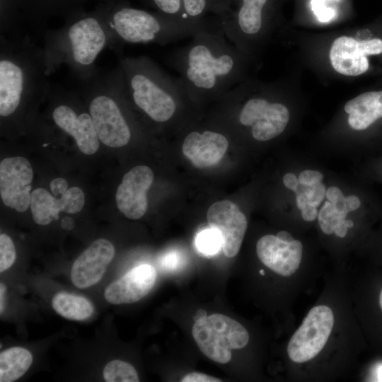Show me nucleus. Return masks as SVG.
Listing matches in <instances>:
<instances>
[{"mask_svg":"<svg viewBox=\"0 0 382 382\" xmlns=\"http://www.w3.org/2000/svg\"><path fill=\"white\" fill-rule=\"evenodd\" d=\"M244 53L221 30H202L186 45L170 52L166 62L180 75L191 102L219 100L242 81L245 68Z\"/></svg>","mask_w":382,"mask_h":382,"instance_id":"f257e3e1","label":"nucleus"},{"mask_svg":"<svg viewBox=\"0 0 382 382\" xmlns=\"http://www.w3.org/2000/svg\"><path fill=\"white\" fill-rule=\"evenodd\" d=\"M42 37L48 76L66 65L78 82L86 81L98 70L96 61L105 47L117 53L105 14L70 17L61 28L46 29Z\"/></svg>","mask_w":382,"mask_h":382,"instance_id":"f03ea898","label":"nucleus"},{"mask_svg":"<svg viewBox=\"0 0 382 382\" xmlns=\"http://www.w3.org/2000/svg\"><path fill=\"white\" fill-rule=\"evenodd\" d=\"M45 71L42 47L25 35H0V115L14 117L48 97L51 83Z\"/></svg>","mask_w":382,"mask_h":382,"instance_id":"7ed1b4c3","label":"nucleus"},{"mask_svg":"<svg viewBox=\"0 0 382 382\" xmlns=\"http://www.w3.org/2000/svg\"><path fill=\"white\" fill-rule=\"evenodd\" d=\"M131 103L151 121L167 124L191 102L178 78H173L145 55L119 60Z\"/></svg>","mask_w":382,"mask_h":382,"instance_id":"20e7f679","label":"nucleus"},{"mask_svg":"<svg viewBox=\"0 0 382 382\" xmlns=\"http://www.w3.org/2000/svg\"><path fill=\"white\" fill-rule=\"evenodd\" d=\"M108 24L120 56L126 43L164 45L192 37L202 30H221L219 18L216 16L201 20H185L128 6H120L110 13Z\"/></svg>","mask_w":382,"mask_h":382,"instance_id":"39448f33","label":"nucleus"},{"mask_svg":"<svg viewBox=\"0 0 382 382\" xmlns=\"http://www.w3.org/2000/svg\"><path fill=\"white\" fill-rule=\"evenodd\" d=\"M79 92L52 84L48 95L52 103L51 118L59 129L74 139L83 154L92 155L99 149L100 140L88 110L79 109Z\"/></svg>","mask_w":382,"mask_h":382,"instance_id":"423d86ee","label":"nucleus"},{"mask_svg":"<svg viewBox=\"0 0 382 382\" xmlns=\"http://www.w3.org/2000/svg\"><path fill=\"white\" fill-rule=\"evenodd\" d=\"M192 333L200 351L219 364L230 361L231 350L245 347L249 341V334L241 323L219 313L195 321Z\"/></svg>","mask_w":382,"mask_h":382,"instance_id":"0eeeda50","label":"nucleus"},{"mask_svg":"<svg viewBox=\"0 0 382 382\" xmlns=\"http://www.w3.org/2000/svg\"><path fill=\"white\" fill-rule=\"evenodd\" d=\"M236 8L219 17L226 37L243 52L248 50L249 40L260 35L265 27L273 0H230Z\"/></svg>","mask_w":382,"mask_h":382,"instance_id":"6e6552de","label":"nucleus"},{"mask_svg":"<svg viewBox=\"0 0 382 382\" xmlns=\"http://www.w3.org/2000/svg\"><path fill=\"white\" fill-rule=\"evenodd\" d=\"M334 325L332 310L320 305L312 308L287 346L291 361L303 363L316 357L325 345Z\"/></svg>","mask_w":382,"mask_h":382,"instance_id":"1a4fd4ad","label":"nucleus"},{"mask_svg":"<svg viewBox=\"0 0 382 382\" xmlns=\"http://www.w3.org/2000/svg\"><path fill=\"white\" fill-rule=\"evenodd\" d=\"M237 119L240 125L250 127L255 139L266 141L284 132L289 120V112L282 103L253 96L241 104Z\"/></svg>","mask_w":382,"mask_h":382,"instance_id":"9d476101","label":"nucleus"},{"mask_svg":"<svg viewBox=\"0 0 382 382\" xmlns=\"http://www.w3.org/2000/svg\"><path fill=\"white\" fill-rule=\"evenodd\" d=\"M33 172L24 157H8L0 163V193L4 204L18 212L28 209Z\"/></svg>","mask_w":382,"mask_h":382,"instance_id":"9b49d317","label":"nucleus"},{"mask_svg":"<svg viewBox=\"0 0 382 382\" xmlns=\"http://www.w3.org/2000/svg\"><path fill=\"white\" fill-rule=\"evenodd\" d=\"M207 219L209 226L221 235L224 255L228 257H235L241 249L247 229L245 216L235 203L224 199L209 207Z\"/></svg>","mask_w":382,"mask_h":382,"instance_id":"f8f14e48","label":"nucleus"},{"mask_svg":"<svg viewBox=\"0 0 382 382\" xmlns=\"http://www.w3.org/2000/svg\"><path fill=\"white\" fill-rule=\"evenodd\" d=\"M382 52V40L374 38L357 41L342 36L335 40L330 51V59L334 69L345 76H358L369 69L367 55Z\"/></svg>","mask_w":382,"mask_h":382,"instance_id":"ddd939ff","label":"nucleus"},{"mask_svg":"<svg viewBox=\"0 0 382 382\" xmlns=\"http://www.w3.org/2000/svg\"><path fill=\"white\" fill-rule=\"evenodd\" d=\"M152 170L146 166L132 168L122 178L115 195L119 210L128 219H139L146 212V193L154 181Z\"/></svg>","mask_w":382,"mask_h":382,"instance_id":"4468645a","label":"nucleus"},{"mask_svg":"<svg viewBox=\"0 0 382 382\" xmlns=\"http://www.w3.org/2000/svg\"><path fill=\"white\" fill-rule=\"evenodd\" d=\"M115 255V248L109 241H95L75 260L71 270L72 283L85 289L98 283Z\"/></svg>","mask_w":382,"mask_h":382,"instance_id":"2eb2a0df","label":"nucleus"},{"mask_svg":"<svg viewBox=\"0 0 382 382\" xmlns=\"http://www.w3.org/2000/svg\"><path fill=\"white\" fill-rule=\"evenodd\" d=\"M85 202L84 194L79 187H71L57 198L44 188H37L31 192L30 210L34 221L39 225H47L59 219V213L79 212Z\"/></svg>","mask_w":382,"mask_h":382,"instance_id":"dca6fc26","label":"nucleus"},{"mask_svg":"<svg viewBox=\"0 0 382 382\" xmlns=\"http://www.w3.org/2000/svg\"><path fill=\"white\" fill-rule=\"evenodd\" d=\"M303 246L299 241L284 242L274 235L260 238L256 245L260 260L274 272L288 277L299 267Z\"/></svg>","mask_w":382,"mask_h":382,"instance_id":"f3484780","label":"nucleus"},{"mask_svg":"<svg viewBox=\"0 0 382 382\" xmlns=\"http://www.w3.org/2000/svg\"><path fill=\"white\" fill-rule=\"evenodd\" d=\"M229 146L223 134L209 129L193 130L184 138L182 150L184 156L197 168H204L219 163Z\"/></svg>","mask_w":382,"mask_h":382,"instance_id":"a211bd4d","label":"nucleus"},{"mask_svg":"<svg viewBox=\"0 0 382 382\" xmlns=\"http://www.w3.org/2000/svg\"><path fill=\"white\" fill-rule=\"evenodd\" d=\"M156 279V272L153 266L138 265L110 283L105 290V299L112 304L135 303L151 291Z\"/></svg>","mask_w":382,"mask_h":382,"instance_id":"6ab92c4d","label":"nucleus"},{"mask_svg":"<svg viewBox=\"0 0 382 382\" xmlns=\"http://www.w3.org/2000/svg\"><path fill=\"white\" fill-rule=\"evenodd\" d=\"M349 115L348 123L354 130L368 129L382 118V91L361 93L345 105Z\"/></svg>","mask_w":382,"mask_h":382,"instance_id":"aec40b11","label":"nucleus"},{"mask_svg":"<svg viewBox=\"0 0 382 382\" xmlns=\"http://www.w3.org/2000/svg\"><path fill=\"white\" fill-rule=\"evenodd\" d=\"M33 356L26 349L13 347L0 354V381L12 382L21 378L30 368Z\"/></svg>","mask_w":382,"mask_h":382,"instance_id":"412c9836","label":"nucleus"},{"mask_svg":"<svg viewBox=\"0 0 382 382\" xmlns=\"http://www.w3.org/2000/svg\"><path fill=\"white\" fill-rule=\"evenodd\" d=\"M52 305L59 315L69 320H83L94 311L92 303L86 298L68 292L55 294Z\"/></svg>","mask_w":382,"mask_h":382,"instance_id":"4be33fe9","label":"nucleus"},{"mask_svg":"<svg viewBox=\"0 0 382 382\" xmlns=\"http://www.w3.org/2000/svg\"><path fill=\"white\" fill-rule=\"evenodd\" d=\"M185 14L192 20H201L209 13L222 17L231 9L230 0H183Z\"/></svg>","mask_w":382,"mask_h":382,"instance_id":"5701e85b","label":"nucleus"},{"mask_svg":"<svg viewBox=\"0 0 382 382\" xmlns=\"http://www.w3.org/2000/svg\"><path fill=\"white\" fill-rule=\"evenodd\" d=\"M103 378L107 382H138V374L134 367L122 360L109 361L103 369Z\"/></svg>","mask_w":382,"mask_h":382,"instance_id":"b1692460","label":"nucleus"},{"mask_svg":"<svg viewBox=\"0 0 382 382\" xmlns=\"http://www.w3.org/2000/svg\"><path fill=\"white\" fill-rule=\"evenodd\" d=\"M197 249L205 255L216 254L222 248V239L220 233L214 228L205 229L199 232L196 238Z\"/></svg>","mask_w":382,"mask_h":382,"instance_id":"393cba45","label":"nucleus"},{"mask_svg":"<svg viewBox=\"0 0 382 382\" xmlns=\"http://www.w3.org/2000/svg\"><path fill=\"white\" fill-rule=\"evenodd\" d=\"M146 1L161 13L181 19H190L185 14L183 0H146Z\"/></svg>","mask_w":382,"mask_h":382,"instance_id":"a878e982","label":"nucleus"},{"mask_svg":"<svg viewBox=\"0 0 382 382\" xmlns=\"http://www.w3.org/2000/svg\"><path fill=\"white\" fill-rule=\"evenodd\" d=\"M16 260L15 246L11 238L4 233L0 235V272L10 268Z\"/></svg>","mask_w":382,"mask_h":382,"instance_id":"bb28decb","label":"nucleus"},{"mask_svg":"<svg viewBox=\"0 0 382 382\" xmlns=\"http://www.w3.org/2000/svg\"><path fill=\"white\" fill-rule=\"evenodd\" d=\"M334 216H338L337 211L329 201L324 203L318 214V223L323 232L330 235L334 233V228L331 224V219Z\"/></svg>","mask_w":382,"mask_h":382,"instance_id":"cd10ccee","label":"nucleus"},{"mask_svg":"<svg viewBox=\"0 0 382 382\" xmlns=\"http://www.w3.org/2000/svg\"><path fill=\"white\" fill-rule=\"evenodd\" d=\"M328 201L331 202L334 208L337 211L338 216L345 219L348 212L345 207V196L342 192L337 187H330L326 190L325 195Z\"/></svg>","mask_w":382,"mask_h":382,"instance_id":"c85d7f7f","label":"nucleus"},{"mask_svg":"<svg viewBox=\"0 0 382 382\" xmlns=\"http://www.w3.org/2000/svg\"><path fill=\"white\" fill-rule=\"evenodd\" d=\"M303 186L301 190L308 199V204L318 207L326 195L325 186L321 182L312 186Z\"/></svg>","mask_w":382,"mask_h":382,"instance_id":"c756f323","label":"nucleus"},{"mask_svg":"<svg viewBox=\"0 0 382 382\" xmlns=\"http://www.w3.org/2000/svg\"><path fill=\"white\" fill-rule=\"evenodd\" d=\"M323 176V174L317 170H305L299 174V184L306 186H312L320 183Z\"/></svg>","mask_w":382,"mask_h":382,"instance_id":"7c9ffc66","label":"nucleus"},{"mask_svg":"<svg viewBox=\"0 0 382 382\" xmlns=\"http://www.w3.org/2000/svg\"><path fill=\"white\" fill-rule=\"evenodd\" d=\"M182 382H221L218 378L211 376L209 375L193 372L185 375L182 379Z\"/></svg>","mask_w":382,"mask_h":382,"instance_id":"2f4dec72","label":"nucleus"},{"mask_svg":"<svg viewBox=\"0 0 382 382\" xmlns=\"http://www.w3.org/2000/svg\"><path fill=\"white\" fill-rule=\"evenodd\" d=\"M50 187L54 196L59 197L67 191L68 183L65 179L57 178L50 182Z\"/></svg>","mask_w":382,"mask_h":382,"instance_id":"473e14b6","label":"nucleus"},{"mask_svg":"<svg viewBox=\"0 0 382 382\" xmlns=\"http://www.w3.org/2000/svg\"><path fill=\"white\" fill-rule=\"evenodd\" d=\"M180 257L175 253H168L161 260V266L168 271L173 270L178 267Z\"/></svg>","mask_w":382,"mask_h":382,"instance_id":"72a5a7b5","label":"nucleus"},{"mask_svg":"<svg viewBox=\"0 0 382 382\" xmlns=\"http://www.w3.org/2000/svg\"><path fill=\"white\" fill-rule=\"evenodd\" d=\"M361 205V201L357 196L350 195L345 199V207L348 212L357 210Z\"/></svg>","mask_w":382,"mask_h":382,"instance_id":"f704fd0d","label":"nucleus"},{"mask_svg":"<svg viewBox=\"0 0 382 382\" xmlns=\"http://www.w3.org/2000/svg\"><path fill=\"white\" fill-rule=\"evenodd\" d=\"M283 183L287 188L296 191L299 185V179L296 175L291 173L285 174L282 179Z\"/></svg>","mask_w":382,"mask_h":382,"instance_id":"c9c22d12","label":"nucleus"},{"mask_svg":"<svg viewBox=\"0 0 382 382\" xmlns=\"http://www.w3.org/2000/svg\"><path fill=\"white\" fill-rule=\"evenodd\" d=\"M317 207L307 204L301 209V216L306 221H313L318 216Z\"/></svg>","mask_w":382,"mask_h":382,"instance_id":"e433bc0d","label":"nucleus"},{"mask_svg":"<svg viewBox=\"0 0 382 382\" xmlns=\"http://www.w3.org/2000/svg\"><path fill=\"white\" fill-rule=\"evenodd\" d=\"M295 192H296L297 207L299 209L301 210L307 204H308L309 203L308 199L301 189L299 190V188H297V190Z\"/></svg>","mask_w":382,"mask_h":382,"instance_id":"4c0bfd02","label":"nucleus"},{"mask_svg":"<svg viewBox=\"0 0 382 382\" xmlns=\"http://www.w3.org/2000/svg\"><path fill=\"white\" fill-rule=\"evenodd\" d=\"M346 220V219H345ZM345 220L340 223L334 230L335 234L340 238H344L347 233V227L345 224Z\"/></svg>","mask_w":382,"mask_h":382,"instance_id":"58836bf2","label":"nucleus"},{"mask_svg":"<svg viewBox=\"0 0 382 382\" xmlns=\"http://www.w3.org/2000/svg\"><path fill=\"white\" fill-rule=\"evenodd\" d=\"M61 226L64 229L71 230L74 226V221L72 218L66 216L62 220Z\"/></svg>","mask_w":382,"mask_h":382,"instance_id":"ea45409f","label":"nucleus"},{"mask_svg":"<svg viewBox=\"0 0 382 382\" xmlns=\"http://www.w3.org/2000/svg\"><path fill=\"white\" fill-rule=\"evenodd\" d=\"M277 237L279 238L280 240H282V241L288 242V243L291 242L292 241L294 240L292 235L290 233L285 231H282L278 232L277 234Z\"/></svg>","mask_w":382,"mask_h":382,"instance_id":"a19ab883","label":"nucleus"},{"mask_svg":"<svg viewBox=\"0 0 382 382\" xmlns=\"http://www.w3.org/2000/svg\"><path fill=\"white\" fill-rule=\"evenodd\" d=\"M6 286L3 283L0 284V311L2 313L4 308Z\"/></svg>","mask_w":382,"mask_h":382,"instance_id":"79ce46f5","label":"nucleus"},{"mask_svg":"<svg viewBox=\"0 0 382 382\" xmlns=\"http://www.w3.org/2000/svg\"><path fill=\"white\" fill-rule=\"evenodd\" d=\"M207 316V315L206 311H204V310L199 309V310L197 311V313H196V315H195V316L194 318V320H195V321H197V320L203 319Z\"/></svg>","mask_w":382,"mask_h":382,"instance_id":"37998d69","label":"nucleus"},{"mask_svg":"<svg viewBox=\"0 0 382 382\" xmlns=\"http://www.w3.org/2000/svg\"><path fill=\"white\" fill-rule=\"evenodd\" d=\"M345 224L347 228H352L354 226V223L352 220H345Z\"/></svg>","mask_w":382,"mask_h":382,"instance_id":"c03bdc74","label":"nucleus"},{"mask_svg":"<svg viewBox=\"0 0 382 382\" xmlns=\"http://www.w3.org/2000/svg\"><path fill=\"white\" fill-rule=\"evenodd\" d=\"M378 378L379 381H382V366L378 369Z\"/></svg>","mask_w":382,"mask_h":382,"instance_id":"a18cd8bd","label":"nucleus"},{"mask_svg":"<svg viewBox=\"0 0 382 382\" xmlns=\"http://www.w3.org/2000/svg\"><path fill=\"white\" fill-rule=\"evenodd\" d=\"M379 305L382 310V290L381 291L380 295H379Z\"/></svg>","mask_w":382,"mask_h":382,"instance_id":"49530a36","label":"nucleus"},{"mask_svg":"<svg viewBox=\"0 0 382 382\" xmlns=\"http://www.w3.org/2000/svg\"><path fill=\"white\" fill-rule=\"evenodd\" d=\"M260 274L261 275H265V272H264V270H261L260 271Z\"/></svg>","mask_w":382,"mask_h":382,"instance_id":"de8ad7c7","label":"nucleus"}]
</instances>
